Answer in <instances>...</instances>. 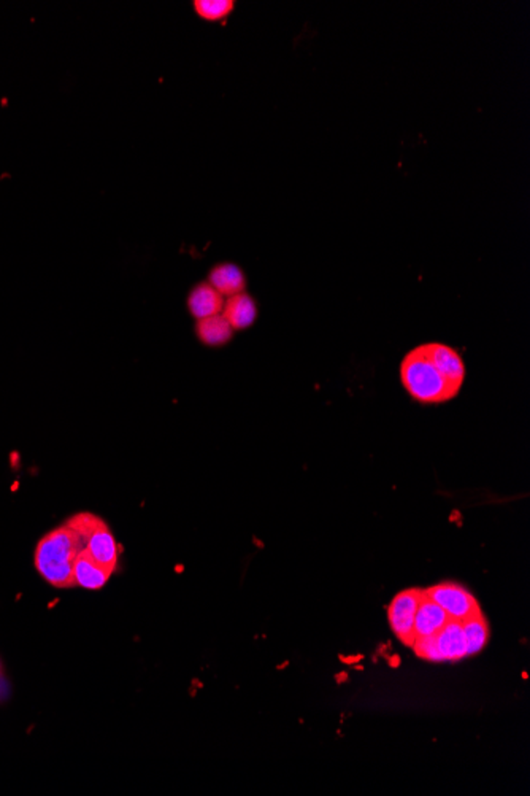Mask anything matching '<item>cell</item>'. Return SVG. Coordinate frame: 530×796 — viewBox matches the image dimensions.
<instances>
[{
	"instance_id": "cell-1",
	"label": "cell",
	"mask_w": 530,
	"mask_h": 796,
	"mask_svg": "<svg viewBox=\"0 0 530 796\" xmlns=\"http://www.w3.org/2000/svg\"><path fill=\"white\" fill-rule=\"evenodd\" d=\"M84 549L83 539L68 524H61L40 539L35 549V568L49 586L74 588V566L78 553Z\"/></svg>"
},
{
	"instance_id": "cell-2",
	"label": "cell",
	"mask_w": 530,
	"mask_h": 796,
	"mask_svg": "<svg viewBox=\"0 0 530 796\" xmlns=\"http://www.w3.org/2000/svg\"><path fill=\"white\" fill-rule=\"evenodd\" d=\"M401 381L413 401L420 404H443L461 393L434 366L426 344L408 352L401 362Z\"/></svg>"
},
{
	"instance_id": "cell-3",
	"label": "cell",
	"mask_w": 530,
	"mask_h": 796,
	"mask_svg": "<svg viewBox=\"0 0 530 796\" xmlns=\"http://www.w3.org/2000/svg\"><path fill=\"white\" fill-rule=\"evenodd\" d=\"M428 598L448 613L449 620L465 622L481 613L475 596L455 582H442L424 590Z\"/></svg>"
},
{
	"instance_id": "cell-4",
	"label": "cell",
	"mask_w": 530,
	"mask_h": 796,
	"mask_svg": "<svg viewBox=\"0 0 530 796\" xmlns=\"http://www.w3.org/2000/svg\"><path fill=\"white\" fill-rule=\"evenodd\" d=\"M422 590L410 588L395 595L388 607L389 626L393 633L405 646L411 647L415 640V615L420 606Z\"/></svg>"
},
{
	"instance_id": "cell-5",
	"label": "cell",
	"mask_w": 530,
	"mask_h": 796,
	"mask_svg": "<svg viewBox=\"0 0 530 796\" xmlns=\"http://www.w3.org/2000/svg\"><path fill=\"white\" fill-rule=\"evenodd\" d=\"M84 550L88 551L99 565L115 572L119 551H118V544H116L113 532L102 518L97 522L94 530L91 531V534L86 539V544H84Z\"/></svg>"
},
{
	"instance_id": "cell-6",
	"label": "cell",
	"mask_w": 530,
	"mask_h": 796,
	"mask_svg": "<svg viewBox=\"0 0 530 796\" xmlns=\"http://www.w3.org/2000/svg\"><path fill=\"white\" fill-rule=\"evenodd\" d=\"M428 356L434 362V366L438 369V372L446 379V380L455 387V389H463L464 381H465V364H464L461 354L455 352V348L438 344V342H430L426 344Z\"/></svg>"
},
{
	"instance_id": "cell-7",
	"label": "cell",
	"mask_w": 530,
	"mask_h": 796,
	"mask_svg": "<svg viewBox=\"0 0 530 796\" xmlns=\"http://www.w3.org/2000/svg\"><path fill=\"white\" fill-rule=\"evenodd\" d=\"M448 613L443 611L442 607L428 598V595L422 590L421 599H420V606L415 615V639L416 638H428V636H436L443 626L448 623Z\"/></svg>"
},
{
	"instance_id": "cell-8",
	"label": "cell",
	"mask_w": 530,
	"mask_h": 796,
	"mask_svg": "<svg viewBox=\"0 0 530 796\" xmlns=\"http://www.w3.org/2000/svg\"><path fill=\"white\" fill-rule=\"evenodd\" d=\"M111 574L113 571L99 565L84 549L78 553L74 566L76 586H82L84 590H101L109 582Z\"/></svg>"
},
{
	"instance_id": "cell-9",
	"label": "cell",
	"mask_w": 530,
	"mask_h": 796,
	"mask_svg": "<svg viewBox=\"0 0 530 796\" xmlns=\"http://www.w3.org/2000/svg\"><path fill=\"white\" fill-rule=\"evenodd\" d=\"M437 646L445 661H461L467 658V644L464 636L463 622L448 620V623L436 634Z\"/></svg>"
},
{
	"instance_id": "cell-10",
	"label": "cell",
	"mask_w": 530,
	"mask_h": 796,
	"mask_svg": "<svg viewBox=\"0 0 530 796\" xmlns=\"http://www.w3.org/2000/svg\"><path fill=\"white\" fill-rule=\"evenodd\" d=\"M188 306L198 320H204L223 312L225 298L210 283H200L190 291Z\"/></svg>"
},
{
	"instance_id": "cell-11",
	"label": "cell",
	"mask_w": 530,
	"mask_h": 796,
	"mask_svg": "<svg viewBox=\"0 0 530 796\" xmlns=\"http://www.w3.org/2000/svg\"><path fill=\"white\" fill-rule=\"evenodd\" d=\"M221 313L234 329H246V327L252 326L258 317L256 304H254L252 296L246 293L235 294V296L227 298Z\"/></svg>"
},
{
	"instance_id": "cell-12",
	"label": "cell",
	"mask_w": 530,
	"mask_h": 796,
	"mask_svg": "<svg viewBox=\"0 0 530 796\" xmlns=\"http://www.w3.org/2000/svg\"><path fill=\"white\" fill-rule=\"evenodd\" d=\"M210 283L223 298H231L235 294L243 293L245 290V275L242 273V269L235 264H219L213 267V271L208 277Z\"/></svg>"
},
{
	"instance_id": "cell-13",
	"label": "cell",
	"mask_w": 530,
	"mask_h": 796,
	"mask_svg": "<svg viewBox=\"0 0 530 796\" xmlns=\"http://www.w3.org/2000/svg\"><path fill=\"white\" fill-rule=\"evenodd\" d=\"M199 341L204 342L208 347H221L231 341L234 335V327L225 320L223 313L213 315L208 318L198 321L196 326Z\"/></svg>"
},
{
	"instance_id": "cell-14",
	"label": "cell",
	"mask_w": 530,
	"mask_h": 796,
	"mask_svg": "<svg viewBox=\"0 0 530 796\" xmlns=\"http://www.w3.org/2000/svg\"><path fill=\"white\" fill-rule=\"evenodd\" d=\"M464 636L467 644V657L480 654L490 640V625L483 613L463 622Z\"/></svg>"
},
{
	"instance_id": "cell-15",
	"label": "cell",
	"mask_w": 530,
	"mask_h": 796,
	"mask_svg": "<svg viewBox=\"0 0 530 796\" xmlns=\"http://www.w3.org/2000/svg\"><path fill=\"white\" fill-rule=\"evenodd\" d=\"M194 8L200 18L207 21H219L234 10L232 0H196Z\"/></svg>"
},
{
	"instance_id": "cell-16",
	"label": "cell",
	"mask_w": 530,
	"mask_h": 796,
	"mask_svg": "<svg viewBox=\"0 0 530 796\" xmlns=\"http://www.w3.org/2000/svg\"><path fill=\"white\" fill-rule=\"evenodd\" d=\"M413 650L416 655L422 660L432 661V663H442L443 657L437 646L436 636H428V638H416L413 640Z\"/></svg>"
},
{
	"instance_id": "cell-17",
	"label": "cell",
	"mask_w": 530,
	"mask_h": 796,
	"mask_svg": "<svg viewBox=\"0 0 530 796\" xmlns=\"http://www.w3.org/2000/svg\"><path fill=\"white\" fill-rule=\"evenodd\" d=\"M399 663H401V660H399V658H397V657H395V658H393V660H391V665H393V667H397V665H399Z\"/></svg>"
}]
</instances>
